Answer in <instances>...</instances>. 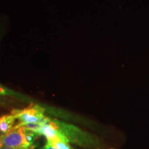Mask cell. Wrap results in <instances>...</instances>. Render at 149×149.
<instances>
[{
  "mask_svg": "<svg viewBox=\"0 0 149 149\" xmlns=\"http://www.w3.org/2000/svg\"><path fill=\"white\" fill-rule=\"evenodd\" d=\"M45 109L37 104H31L24 109H13L10 114L19 120L18 124H23L29 123L42 124L45 120Z\"/></svg>",
  "mask_w": 149,
  "mask_h": 149,
  "instance_id": "6da1fadb",
  "label": "cell"
},
{
  "mask_svg": "<svg viewBox=\"0 0 149 149\" xmlns=\"http://www.w3.org/2000/svg\"><path fill=\"white\" fill-rule=\"evenodd\" d=\"M3 146L15 148H26L25 128L17 124L7 133L1 135Z\"/></svg>",
  "mask_w": 149,
  "mask_h": 149,
  "instance_id": "7a4b0ae2",
  "label": "cell"
},
{
  "mask_svg": "<svg viewBox=\"0 0 149 149\" xmlns=\"http://www.w3.org/2000/svg\"><path fill=\"white\" fill-rule=\"evenodd\" d=\"M16 118L11 114L3 115L0 117V133L1 135L7 133L14 127Z\"/></svg>",
  "mask_w": 149,
  "mask_h": 149,
  "instance_id": "3957f363",
  "label": "cell"
},
{
  "mask_svg": "<svg viewBox=\"0 0 149 149\" xmlns=\"http://www.w3.org/2000/svg\"><path fill=\"white\" fill-rule=\"evenodd\" d=\"M11 97L17 98L18 100H23L24 102H31L30 99H28L26 97L22 95L21 93L17 92L15 91L4 86L0 84V97Z\"/></svg>",
  "mask_w": 149,
  "mask_h": 149,
  "instance_id": "277c9868",
  "label": "cell"
},
{
  "mask_svg": "<svg viewBox=\"0 0 149 149\" xmlns=\"http://www.w3.org/2000/svg\"><path fill=\"white\" fill-rule=\"evenodd\" d=\"M38 134L34 131L30 130L25 129V142L26 148H29L30 146L35 142V139H37Z\"/></svg>",
  "mask_w": 149,
  "mask_h": 149,
  "instance_id": "5b68a950",
  "label": "cell"
},
{
  "mask_svg": "<svg viewBox=\"0 0 149 149\" xmlns=\"http://www.w3.org/2000/svg\"><path fill=\"white\" fill-rule=\"evenodd\" d=\"M48 143L57 149H72V147L68 144V142L60 140V139H55Z\"/></svg>",
  "mask_w": 149,
  "mask_h": 149,
  "instance_id": "8992f818",
  "label": "cell"
},
{
  "mask_svg": "<svg viewBox=\"0 0 149 149\" xmlns=\"http://www.w3.org/2000/svg\"><path fill=\"white\" fill-rule=\"evenodd\" d=\"M41 149H57V148L52 146L51 144H49V143L47 142L45 146H44L42 148H41Z\"/></svg>",
  "mask_w": 149,
  "mask_h": 149,
  "instance_id": "52a82bcc",
  "label": "cell"
},
{
  "mask_svg": "<svg viewBox=\"0 0 149 149\" xmlns=\"http://www.w3.org/2000/svg\"><path fill=\"white\" fill-rule=\"evenodd\" d=\"M3 147V141H2V138H1V135H0V149Z\"/></svg>",
  "mask_w": 149,
  "mask_h": 149,
  "instance_id": "ba28073f",
  "label": "cell"
},
{
  "mask_svg": "<svg viewBox=\"0 0 149 149\" xmlns=\"http://www.w3.org/2000/svg\"><path fill=\"white\" fill-rule=\"evenodd\" d=\"M1 149H20V148H11V147H8V146H3Z\"/></svg>",
  "mask_w": 149,
  "mask_h": 149,
  "instance_id": "9c48e42d",
  "label": "cell"
},
{
  "mask_svg": "<svg viewBox=\"0 0 149 149\" xmlns=\"http://www.w3.org/2000/svg\"><path fill=\"white\" fill-rule=\"evenodd\" d=\"M5 104V102L1 98H0V106H3Z\"/></svg>",
  "mask_w": 149,
  "mask_h": 149,
  "instance_id": "30bf717a",
  "label": "cell"
},
{
  "mask_svg": "<svg viewBox=\"0 0 149 149\" xmlns=\"http://www.w3.org/2000/svg\"><path fill=\"white\" fill-rule=\"evenodd\" d=\"M20 149H29V148H20Z\"/></svg>",
  "mask_w": 149,
  "mask_h": 149,
  "instance_id": "8fae6325",
  "label": "cell"
},
{
  "mask_svg": "<svg viewBox=\"0 0 149 149\" xmlns=\"http://www.w3.org/2000/svg\"><path fill=\"white\" fill-rule=\"evenodd\" d=\"M111 149H115V148H111Z\"/></svg>",
  "mask_w": 149,
  "mask_h": 149,
  "instance_id": "7c38bea8",
  "label": "cell"
}]
</instances>
